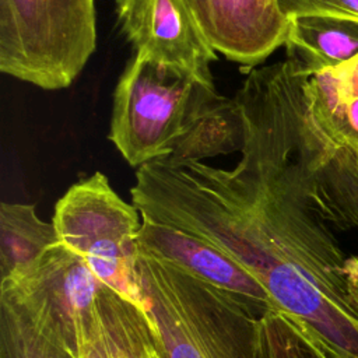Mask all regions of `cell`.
<instances>
[{
    "label": "cell",
    "mask_w": 358,
    "mask_h": 358,
    "mask_svg": "<svg viewBox=\"0 0 358 358\" xmlns=\"http://www.w3.org/2000/svg\"><path fill=\"white\" fill-rule=\"evenodd\" d=\"M246 141V122L236 98L222 96L178 138L171 152L157 159L166 166L201 162L206 158L241 152Z\"/></svg>",
    "instance_id": "11"
},
{
    "label": "cell",
    "mask_w": 358,
    "mask_h": 358,
    "mask_svg": "<svg viewBox=\"0 0 358 358\" xmlns=\"http://www.w3.org/2000/svg\"><path fill=\"white\" fill-rule=\"evenodd\" d=\"M288 17L303 14H330L358 20V0H278Z\"/></svg>",
    "instance_id": "17"
},
{
    "label": "cell",
    "mask_w": 358,
    "mask_h": 358,
    "mask_svg": "<svg viewBox=\"0 0 358 358\" xmlns=\"http://www.w3.org/2000/svg\"><path fill=\"white\" fill-rule=\"evenodd\" d=\"M103 288L85 262L59 242L25 273L1 280L0 292L15 298L80 358Z\"/></svg>",
    "instance_id": "6"
},
{
    "label": "cell",
    "mask_w": 358,
    "mask_h": 358,
    "mask_svg": "<svg viewBox=\"0 0 358 358\" xmlns=\"http://www.w3.org/2000/svg\"><path fill=\"white\" fill-rule=\"evenodd\" d=\"M0 358H76L17 299L0 292Z\"/></svg>",
    "instance_id": "13"
},
{
    "label": "cell",
    "mask_w": 358,
    "mask_h": 358,
    "mask_svg": "<svg viewBox=\"0 0 358 358\" xmlns=\"http://www.w3.org/2000/svg\"><path fill=\"white\" fill-rule=\"evenodd\" d=\"M343 101L358 98V56L336 69L326 70Z\"/></svg>",
    "instance_id": "18"
},
{
    "label": "cell",
    "mask_w": 358,
    "mask_h": 358,
    "mask_svg": "<svg viewBox=\"0 0 358 358\" xmlns=\"http://www.w3.org/2000/svg\"><path fill=\"white\" fill-rule=\"evenodd\" d=\"M215 52L255 69L285 45L289 18L278 0H185Z\"/></svg>",
    "instance_id": "8"
},
{
    "label": "cell",
    "mask_w": 358,
    "mask_h": 358,
    "mask_svg": "<svg viewBox=\"0 0 358 358\" xmlns=\"http://www.w3.org/2000/svg\"><path fill=\"white\" fill-rule=\"evenodd\" d=\"M287 59L308 73L336 69L358 56V20L330 14L289 18Z\"/></svg>",
    "instance_id": "10"
},
{
    "label": "cell",
    "mask_w": 358,
    "mask_h": 358,
    "mask_svg": "<svg viewBox=\"0 0 358 358\" xmlns=\"http://www.w3.org/2000/svg\"><path fill=\"white\" fill-rule=\"evenodd\" d=\"M137 245L138 249L168 260L207 282L242 295L260 308H271L268 294L252 275L222 253L196 238L143 220L137 235Z\"/></svg>",
    "instance_id": "9"
},
{
    "label": "cell",
    "mask_w": 358,
    "mask_h": 358,
    "mask_svg": "<svg viewBox=\"0 0 358 358\" xmlns=\"http://www.w3.org/2000/svg\"><path fill=\"white\" fill-rule=\"evenodd\" d=\"M306 92L310 109L324 131L348 150L358 164V98L340 99L326 70L308 73Z\"/></svg>",
    "instance_id": "14"
},
{
    "label": "cell",
    "mask_w": 358,
    "mask_h": 358,
    "mask_svg": "<svg viewBox=\"0 0 358 358\" xmlns=\"http://www.w3.org/2000/svg\"><path fill=\"white\" fill-rule=\"evenodd\" d=\"M102 292L98 298V309L94 327L81 351L80 358H119L115 331L103 302Z\"/></svg>",
    "instance_id": "16"
},
{
    "label": "cell",
    "mask_w": 358,
    "mask_h": 358,
    "mask_svg": "<svg viewBox=\"0 0 358 358\" xmlns=\"http://www.w3.org/2000/svg\"><path fill=\"white\" fill-rule=\"evenodd\" d=\"M221 95L193 76L133 57L117 80L109 140L130 166L166 157Z\"/></svg>",
    "instance_id": "3"
},
{
    "label": "cell",
    "mask_w": 358,
    "mask_h": 358,
    "mask_svg": "<svg viewBox=\"0 0 358 358\" xmlns=\"http://www.w3.org/2000/svg\"><path fill=\"white\" fill-rule=\"evenodd\" d=\"M257 358H329L299 327L273 308L262 309L256 323Z\"/></svg>",
    "instance_id": "15"
},
{
    "label": "cell",
    "mask_w": 358,
    "mask_h": 358,
    "mask_svg": "<svg viewBox=\"0 0 358 358\" xmlns=\"http://www.w3.org/2000/svg\"><path fill=\"white\" fill-rule=\"evenodd\" d=\"M59 243L52 222L42 221L31 204L0 206V271L1 280L25 273Z\"/></svg>",
    "instance_id": "12"
},
{
    "label": "cell",
    "mask_w": 358,
    "mask_h": 358,
    "mask_svg": "<svg viewBox=\"0 0 358 358\" xmlns=\"http://www.w3.org/2000/svg\"><path fill=\"white\" fill-rule=\"evenodd\" d=\"M306 78L289 59L252 69L235 94L246 122L238 165L144 164L131 203L238 264L329 358H358L347 256L326 224L358 214V164L315 117Z\"/></svg>",
    "instance_id": "1"
},
{
    "label": "cell",
    "mask_w": 358,
    "mask_h": 358,
    "mask_svg": "<svg viewBox=\"0 0 358 358\" xmlns=\"http://www.w3.org/2000/svg\"><path fill=\"white\" fill-rule=\"evenodd\" d=\"M138 273L164 358H257L256 323L266 308L141 249Z\"/></svg>",
    "instance_id": "2"
},
{
    "label": "cell",
    "mask_w": 358,
    "mask_h": 358,
    "mask_svg": "<svg viewBox=\"0 0 358 358\" xmlns=\"http://www.w3.org/2000/svg\"><path fill=\"white\" fill-rule=\"evenodd\" d=\"M117 24L136 57L187 73L214 87L217 52L185 0H115Z\"/></svg>",
    "instance_id": "7"
},
{
    "label": "cell",
    "mask_w": 358,
    "mask_h": 358,
    "mask_svg": "<svg viewBox=\"0 0 358 358\" xmlns=\"http://www.w3.org/2000/svg\"><path fill=\"white\" fill-rule=\"evenodd\" d=\"M344 274L351 306L358 315V256L347 257L344 264Z\"/></svg>",
    "instance_id": "19"
},
{
    "label": "cell",
    "mask_w": 358,
    "mask_h": 358,
    "mask_svg": "<svg viewBox=\"0 0 358 358\" xmlns=\"http://www.w3.org/2000/svg\"><path fill=\"white\" fill-rule=\"evenodd\" d=\"M96 48L94 0H0V70L42 90H62Z\"/></svg>",
    "instance_id": "4"
},
{
    "label": "cell",
    "mask_w": 358,
    "mask_h": 358,
    "mask_svg": "<svg viewBox=\"0 0 358 358\" xmlns=\"http://www.w3.org/2000/svg\"><path fill=\"white\" fill-rule=\"evenodd\" d=\"M140 218L137 207L95 172L59 199L52 224L62 245L78 255L105 287L145 315L138 273Z\"/></svg>",
    "instance_id": "5"
}]
</instances>
